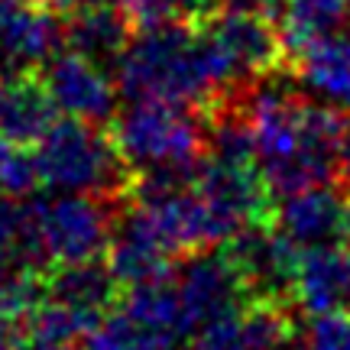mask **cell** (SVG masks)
<instances>
[{
    "label": "cell",
    "mask_w": 350,
    "mask_h": 350,
    "mask_svg": "<svg viewBox=\"0 0 350 350\" xmlns=\"http://www.w3.org/2000/svg\"><path fill=\"white\" fill-rule=\"evenodd\" d=\"M350 23V0H286L279 29L286 39V49L308 42L314 36H325Z\"/></svg>",
    "instance_id": "obj_18"
},
{
    "label": "cell",
    "mask_w": 350,
    "mask_h": 350,
    "mask_svg": "<svg viewBox=\"0 0 350 350\" xmlns=\"http://www.w3.org/2000/svg\"><path fill=\"white\" fill-rule=\"evenodd\" d=\"M286 75L350 113V29H334L301 42L286 55Z\"/></svg>",
    "instance_id": "obj_14"
},
{
    "label": "cell",
    "mask_w": 350,
    "mask_h": 350,
    "mask_svg": "<svg viewBox=\"0 0 350 350\" xmlns=\"http://www.w3.org/2000/svg\"><path fill=\"white\" fill-rule=\"evenodd\" d=\"M227 0H185V13L191 23H201V20H208L211 13H217L224 7Z\"/></svg>",
    "instance_id": "obj_25"
},
{
    "label": "cell",
    "mask_w": 350,
    "mask_h": 350,
    "mask_svg": "<svg viewBox=\"0 0 350 350\" xmlns=\"http://www.w3.org/2000/svg\"><path fill=\"white\" fill-rule=\"evenodd\" d=\"M23 3H26V0H0V72H7L13 26H16V20H20Z\"/></svg>",
    "instance_id": "obj_24"
},
{
    "label": "cell",
    "mask_w": 350,
    "mask_h": 350,
    "mask_svg": "<svg viewBox=\"0 0 350 350\" xmlns=\"http://www.w3.org/2000/svg\"><path fill=\"white\" fill-rule=\"evenodd\" d=\"M46 301V273L7 269L0 273V318L23 327V321Z\"/></svg>",
    "instance_id": "obj_19"
},
{
    "label": "cell",
    "mask_w": 350,
    "mask_h": 350,
    "mask_svg": "<svg viewBox=\"0 0 350 350\" xmlns=\"http://www.w3.org/2000/svg\"><path fill=\"white\" fill-rule=\"evenodd\" d=\"M247 120L253 130L256 165L273 198L334 182L350 113L334 104L305 100L288 91H247Z\"/></svg>",
    "instance_id": "obj_2"
},
{
    "label": "cell",
    "mask_w": 350,
    "mask_h": 350,
    "mask_svg": "<svg viewBox=\"0 0 350 350\" xmlns=\"http://www.w3.org/2000/svg\"><path fill=\"white\" fill-rule=\"evenodd\" d=\"M175 292H178V301H182V312H185L191 334L201 325L240 308L243 301L256 299L247 275L240 273L237 260L227 253L224 243L188 256V262L178 269Z\"/></svg>",
    "instance_id": "obj_7"
},
{
    "label": "cell",
    "mask_w": 350,
    "mask_h": 350,
    "mask_svg": "<svg viewBox=\"0 0 350 350\" xmlns=\"http://www.w3.org/2000/svg\"><path fill=\"white\" fill-rule=\"evenodd\" d=\"M55 120L59 107L39 68L0 72V137L13 146H36Z\"/></svg>",
    "instance_id": "obj_13"
},
{
    "label": "cell",
    "mask_w": 350,
    "mask_h": 350,
    "mask_svg": "<svg viewBox=\"0 0 350 350\" xmlns=\"http://www.w3.org/2000/svg\"><path fill=\"white\" fill-rule=\"evenodd\" d=\"M42 78H46L55 107L68 117H78L88 124H104L113 117L120 91L104 72V65L91 62L81 52H55L42 65Z\"/></svg>",
    "instance_id": "obj_10"
},
{
    "label": "cell",
    "mask_w": 350,
    "mask_h": 350,
    "mask_svg": "<svg viewBox=\"0 0 350 350\" xmlns=\"http://www.w3.org/2000/svg\"><path fill=\"white\" fill-rule=\"evenodd\" d=\"M305 340L308 350H350V308L312 314Z\"/></svg>",
    "instance_id": "obj_22"
},
{
    "label": "cell",
    "mask_w": 350,
    "mask_h": 350,
    "mask_svg": "<svg viewBox=\"0 0 350 350\" xmlns=\"http://www.w3.org/2000/svg\"><path fill=\"white\" fill-rule=\"evenodd\" d=\"M133 39V26L117 7H91L65 16V42L68 49L88 55L98 65H117L126 42Z\"/></svg>",
    "instance_id": "obj_16"
},
{
    "label": "cell",
    "mask_w": 350,
    "mask_h": 350,
    "mask_svg": "<svg viewBox=\"0 0 350 350\" xmlns=\"http://www.w3.org/2000/svg\"><path fill=\"white\" fill-rule=\"evenodd\" d=\"M117 10L126 16L133 33L172 23V20H188L185 0H117Z\"/></svg>",
    "instance_id": "obj_21"
},
{
    "label": "cell",
    "mask_w": 350,
    "mask_h": 350,
    "mask_svg": "<svg viewBox=\"0 0 350 350\" xmlns=\"http://www.w3.org/2000/svg\"><path fill=\"white\" fill-rule=\"evenodd\" d=\"M81 350H137V347H133V340L126 334V327L120 325V318L111 312L94 331L85 334V347Z\"/></svg>",
    "instance_id": "obj_23"
},
{
    "label": "cell",
    "mask_w": 350,
    "mask_h": 350,
    "mask_svg": "<svg viewBox=\"0 0 350 350\" xmlns=\"http://www.w3.org/2000/svg\"><path fill=\"white\" fill-rule=\"evenodd\" d=\"M279 350H305V347H292V344H286V347H279Z\"/></svg>",
    "instance_id": "obj_31"
},
{
    "label": "cell",
    "mask_w": 350,
    "mask_h": 350,
    "mask_svg": "<svg viewBox=\"0 0 350 350\" xmlns=\"http://www.w3.org/2000/svg\"><path fill=\"white\" fill-rule=\"evenodd\" d=\"M288 299L299 312L321 314L350 308V243L301 247Z\"/></svg>",
    "instance_id": "obj_12"
},
{
    "label": "cell",
    "mask_w": 350,
    "mask_h": 350,
    "mask_svg": "<svg viewBox=\"0 0 350 350\" xmlns=\"http://www.w3.org/2000/svg\"><path fill=\"white\" fill-rule=\"evenodd\" d=\"M46 295L94 321H104L120 305L124 286L117 282L111 266L100 260L59 262L46 273Z\"/></svg>",
    "instance_id": "obj_15"
},
{
    "label": "cell",
    "mask_w": 350,
    "mask_h": 350,
    "mask_svg": "<svg viewBox=\"0 0 350 350\" xmlns=\"http://www.w3.org/2000/svg\"><path fill=\"white\" fill-rule=\"evenodd\" d=\"M7 269L49 273V260L39 243L33 201L23 204L16 195H7L0 188V273H7Z\"/></svg>",
    "instance_id": "obj_17"
},
{
    "label": "cell",
    "mask_w": 350,
    "mask_h": 350,
    "mask_svg": "<svg viewBox=\"0 0 350 350\" xmlns=\"http://www.w3.org/2000/svg\"><path fill=\"white\" fill-rule=\"evenodd\" d=\"M0 188L7 195H16V198H29L33 191L42 188L36 156L26 146H10L0 156Z\"/></svg>",
    "instance_id": "obj_20"
},
{
    "label": "cell",
    "mask_w": 350,
    "mask_h": 350,
    "mask_svg": "<svg viewBox=\"0 0 350 350\" xmlns=\"http://www.w3.org/2000/svg\"><path fill=\"white\" fill-rule=\"evenodd\" d=\"M201 26L221 46L243 85H260L266 78H275L279 72L286 75L288 49L275 20L253 10H240V7H221L208 20H201Z\"/></svg>",
    "instance_id": "obj_6"
},
{
    "label": "cell",
    "mask_w": 350,
    "mask_h": 350,
    "mask_svg": "<svg viewBox=\"0 0 350 350\" xmlns=\"http://www.w3.org/2000/svg\"><path fill=\"white\" fill-rule=\"evenodd\" d=\"M111 137L133 175H195L208 150L204 117L165 100H130L113 117Z\"/></svg>",
    "instance_id": "obj_4"
},
{
    "label": "cell",
    "mask_w": 350,
    "mask_h": 350,
    "mask_svg": "<svg viewBox=\"0 0 350 350\" xmlns=\"http://www.w3.org/2000/svg\"><path fill=\"white\" fill-rule=\"evenodd\" d=\"M39 182L49 191H85L100 198L126 201L133 185V169L117 150L111 130L78 117L55 120L36 143Z\"/></svg>",
    "instance_id": "obj_3"
},
{
    "label": "cell",
    "mask_w": 350,
    "mask_h": 350,
    "mask_svg": "<svg viewBox=\"0 0 350 350\" xmlns=\"http://www.w3.org/2000/svg\"><path fill=\"white\" fill-rule=\"evenodd\" d=\"M334 182H338V185L350 195V130H347L344 146H340V159H338V175H334Z\"/></svg>",
    "instance_id": "obj_26"
},
{
    "label": "cell",
    "mask_w": 350,
    "mask_h": 350,
    "mask_svg": "<svg viewBox=\"0 0 350 350\" xmlns=\"http://www.w3.org/2000/svg\"><path fill=\"white\" fill-rule=\"evenodd\" d=\"M20 340H23L20 327L0 318V350H20Z\"/></svg>",
    "instance_id": "obj_28"
},
{
    "label": "cell",
    "mask_w": 350,
    "mask_h": 350,
    "mask_svg": "<svg viewBox=\"0 0 350 350\" xmlns=\"http://www.w3.org/2000/svg\"><path fill=\"white\" fill-rule=\"evenodd\" d=\"M10 146H13L10 139H7V137H0V156H3V152H7V150H10Z\"/></svg>",
    "instance_id": "obj_30"
},
{
    "label": "cell",
    "mask_w": 350,
    "mask_h": 350,
    "mask_svg": "<svg viewBox=\"0 0 350 350\" xmlns=\"http://www.w3.org/2000/svg\"><path fill=\"white\" fill-rule=\"evenodd\" d=\"M126 201L85 195V191H55V198L33 201L39 243L49 260V269L59 262L100 260L111 247L117 217Z\"/></svg>",
    "instance_id": "obj_5"
},
{
    "label": "cell",
    "mask_w": 350,
    "mask_h": 350,
    "mask_svg": "<svg viewBox=\"0 0 350 350\" xmlns=\"http://www.w3.org/2000/svg\"><path fill=\"white\" fill-rule=\"evenodd\" d=\"M113 314L137 350H178L191 334L172 279L124 288Z\"/></svg>",
    "instance_id": "obj_11"
},
{
    "label": "cell",
    "mask_w": 350,
    "mask_h": 350,
    "mask_svg": "<svg viewBox=\"0 0 350 350\" xmlns=\"http://www.w3.org/2000/svg\"><path fill=\"white\" fill-rule=\"evenodd\" d=\"M117 91L126 100H165L201 117L224 98L247 91L211 33L191 20L139 29L117 59Z\"/></svg>",
    "instance_id": "obj_1"
},
{
    "label": "cell",
    "mask_w": 350,
    "mask_h": 350,
    "mask_svg": "<svg viewBox=\"0 0 350 350\" xmlns=\"http://www.w3.org/2000/svg\"><path fill=\"white\" fill-rule=\"evenodd\" d=\"M295 338V305L286 299H250L201 325L191 350H279Z\"/></svg>",
    "instance_id": "obj_8"
},
{
    "label": "cell",
    "mask_w": 350,
    "mask_h": 350,
    "mask_svg": "<svg viewBox=\"0 0 350 350\" xmlns=\"http://www.w3.org/2000/svg\"><path fill=\"white\" fill-rule=\"evenodd\" d=\"M273 224L295 247H331L350 243V195L338 182L301 188L275 201Z\"/></svg>",
    "instance_id": "obj_9"
},
{
    "label": "cell",
    "mask_w": 350,
    "mask_h": 350,
    "mask_svg": "<svg viewBox=\"0 0 350 350\" xmlns=\"http://www.w3.org/2000/svg\"><path fill=\"white\" fill-rule=\"evenodd\" d=\"M20 350H75V344H59V340H20Z\"/></svg>",
    "instance_id": "obj_29"
},
{
    "label": "cell",
    "mask_w": 350,
    "mask_h": 350,
    "mask_svg": "<svg viewBox=\"0 0 350 350\" xmlns=\"http://www.w3.org/2000/svg\"><path fill=\"white\" fill-rule=\"evenodd\" d=\"M49 3L68 16V13H81V10H91V7H104L107 0H49Z\"/></svg>",
    "instance_id": "obj_27"
}]
</instances>
